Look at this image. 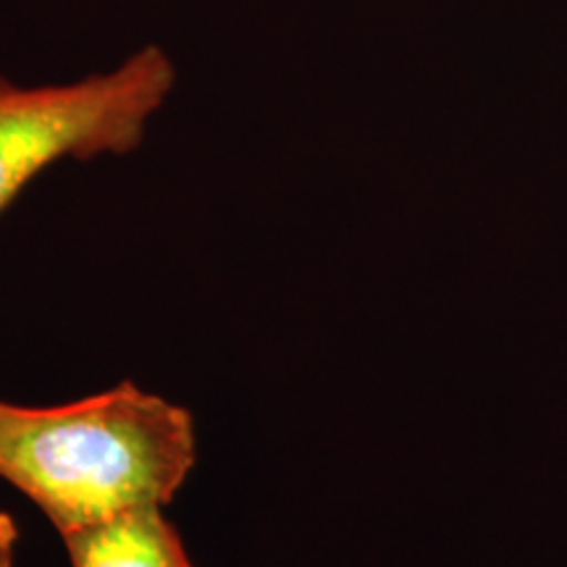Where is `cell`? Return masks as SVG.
Wrapping results in <instances>:
<instances>
[{
  "mask_svg": "<svg viewBox=\"0 0 567 567\" xmlns=\"http://www.w3.org/2000/svg\"><path fill=\"white\" fill-rule=\"evenodd\" d=\"M197 457L189 410L124 384L55 408L0 400V478L61 536L166 507Z\"/></svg>",
  "mask_w": 567,
  "mask_h": 567,
  "instance_id": "1",
  "label": "cell"
},
{
  "mask_svg": "<svg viewBox=\"0 0 567 567\" xmlns=\"http://www.w3.org/2000/svg\"><path fill=\"white\" fill-rule=\"evenodd\" d=\"M19 526L9 513L0 509V567H17Z\"/></svg>",
  "mask_w": 567,
  "mask_h": 567,
  "instance_id": "4",
  "label": "cell"
},
{
  "mask_svg": "<svg viewBox=\"0 0 567 567\" xmlns=\"http://www.w3.org/2000/svg\"><path fill=\"white\" fill-rule=\"evenodd\" d=\"M63 542L71 567H195L163 507L134 509Z\"/></svg>",
  "mask_w": 567,
  "mask_h": 567,
  "instance_id": "3",
  "label": "cell"
},
{
  "mask_svg": "<svg viewBox=\"0 0 567 567\" xmlns=\"http://www.w3.org/2000/svg\"><path fill=\"white\" fill-rule=\"evenodd\" d=\"M174 84L176 66L161 45L69 84L21 87L0 80V216L53 163L140 147Z\"/></svg>",
  "mask_w": 567,
  "mask_h": 567,
  "instance_id": "2",
  "label": "cell"
}]
</instances>
